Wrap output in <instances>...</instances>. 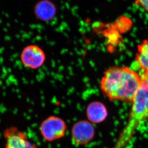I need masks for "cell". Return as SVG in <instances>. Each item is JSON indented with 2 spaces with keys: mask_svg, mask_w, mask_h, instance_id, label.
Listing matches in <instances>:
<instances>
[{
  "mask_svg": "<svg viewBox=\"0 0 148 148\" xmlns=\"http://www.w3.org/2000/svg\"><path fill=\"white\" fill-rule=\"evenodd\" d=\"M141 83V77L136 72L127 66H115L104 72L100 88L110 101L132 102Z\"/></svg>",
  "mask_w": 148,
  "mask_h": 148,
  "instance_id": "1",
  "label": "cell"
},
{
  "mask_svg": "<svg viewBox=\"0 0 148 148\" xmlns=\"http://www.w3.org/2000/svg\"><path fill=\"white\" fill-rule=\"evenodd\" d=\"M142 83L132 101V106L126 127L120 134L116 148L126 145L141 122L148 116V78H141Z\"/></svg>",
  "mask_w": 148,
  "mask_h": 148,
  "instance_id": "2",
  "label": "cell"
},
{
  "mask_svg": "<svg viewBox=\"0 0 148 148\" xmlns=\"http://www.w3.org/2000/svg\"><path fill=\"white\" fill-rule=\"evenodd\" d=\"M67 129V124L63 119L55 115L49 116L41 123L40 132L44 139L53 142L64 137Z\"/></svg>",
  "mask_w": 148,
  "mask_h": 148,
  "instance_id": "3",
  "label": "cell"
},
{
  "mask_svg": "<svg viewBox=\"0 0 148 148\" xmlns=\"http://www.w3.org/2000/svg\"><path fill=\"white\" fill-rule=\"evenodd\" d=\"M95 136V127L89 121H78L74 123L71 128V140L76 145L83 146L88 144L92 140Z\"/></svg>",
  "mask_w": 148,
  "mask_h": 148,
  "instance_id": "4",
  "label": "cell"
},
{
  "mask_svg": "<svg viewBox=\"0 0 148 148\" xmlns=\"http://www.w3.org/2000/svg\"><path fill=\"white\" fill-rule=\"evenodd\" d=\"M20 59L25 66L36 69L42 67L46 60L45 52L36 45H29L24 48L21 52Z\"/></svg>",
  "mask_w": 148,
  "mask_h": 148,
  "instance_id": "5",
  "label": "cell"
},
{
  "mask_svg": "<svg viewBox=\"0 0 148 148\" xmlns=\"http://www.w3.org/2000/svg\"><path fill=\"white\" fill-rule=\"evenodd\" d=\"M3 135L5 140L4 148H38L29 140L27 134L16 127L6 129Z\"/></svg>",
  "mask_w": 148,
  "mask_h": 148,
  "instance_id": "6",
  "label": "cell"
},
{
  "mask_svg": "<svg viewBox=\"0 0 148 148\" xmlns=\"http://www.w3.org/2000/svg\"><path fill=\"white\" fill-rule=\"evenodd\" d=\"M34 14L40 20L49 21L55 17L57 7L50 0H41L35 5Z\"/></svg>",
  "mask_w": 148,
  "mask_h": 148,
  "instance_id": "7",
  "label": "cell"
},
{
  "mask_svg": "<svg viewBox=\"0 0 148 148\" xmlns=\"http://www.w3.org/2000/svg\"><path fill=\"white\" fill-rule=\"evenodd\" d=\"M108 114L106 107L100 102H92L87 107V117L90 122L101 123L106 119Z\"/></svg>",
  "mask_w": 148,
  "mask_h": 148,
  "instance_id": "8",
  "label": "cell"
},
{
  "mask_svg": "<svg viewBox=\"0 0 148 148\" xmlns=\"http://www.w3.org/2000/svg\"><path fill=\"white\" fill-rule=\"evenodd\" d=\"M135 60L143 71L141 78H148V39H144L137 45Z\"/></svg>",
  "mask_w": 148,
  "mask_h": 148,
  "instance_id": "9",
  "label": "cell"
},
{
  "mask_svg": "<svg viewBox=\"0 0 148 148\" xmlns=\"http://www.w3.org/2000/svg\"><path fill=\"white\" fill-rule=\"evenodd\" d=\"M134 4L148 14V0H135Z\"/></svg>",
  "mask_w": 148,
  "mask_h": 148,
  "instance_id": "10",
  "label": "cell"
}]
</instances>
